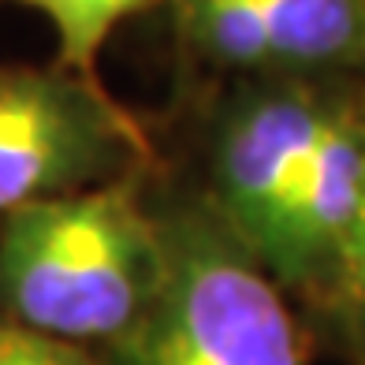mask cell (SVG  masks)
I'll list each match as a JSON object with an SVG mask.
<instances>
[{"instance_id":"8","label":"cell","mask_w":365,"mask_h":365,"mask_svg":"<svg viewBox=\"0 0 365 365\" xmlns=\"http://www.w3.org/2000/svg\"><path fill=\"white\" fill-rule=\"evenodd\" d=\"M15 4L34 8L56 30L60 68L93 78V63L101 56L108 34L153 0H15Z\"/></svg>"},{"instance_id":"9","label":"cell","mask_w":365,"mask_h":365,"mask_svg":"<svg viewBox=\"0 0 365 365\" xmlns=\"http://www.w3.org/2000/svg\"><path fill=\"white\" fill-rule=\"evenodd\" d=\"M0 365H108L82 351L78 343L19 324L0 313Z\"/></svg>"},{"instance_id":"6","label":"cell","mask_w":365,"mask_h":365,"mask_svg":"<svg viewBox=\"0 0 365 365\" xmlns=\"http://www.w3.org/2000/svg\"><path fill=\"white\" fill-rule=\"evenodd\" d=\"M272 68H365V0H264Z\"/></svg>"},{"instance_id":"2","label":"cell","mask_w":365,"mask_h":365,"mask_svg":"<svg viewBox=\"0 0 365 365\" xmlns=\"http://www.w3.org/2000/svg\"><path fill=\"white\" fill-rule=\"evenodd\" d=\"M164 272L108 365H309L269 269L212 209L160 220Z\"/></svg>"},{"instance_id":"1","label":"cell","mask_w":365,"mask_h":365,"mask_svg":"<svg viewBox=\"0 0 365 365\" xmlns=\"http://www.w3.org/2000/svg\"><path fill=\"white\" fill-rule=\"evenodd\" d=\"M160 272V220L127 175L0 217V313L56 339H123Z\"/></svg>"},{"instance_id":"7","label":"cell","mask_w":365,"mask_h":365,"mask_svg":"<svg viewBox=\"0 0 365 365\" xmlns=\"http://www.w3.org/2000/svg\"><path fill=\"white\" fill-rule=\"evenodd\" d=\"M179 23L197 53L220 68H272L264 0H179Z\"/></svg>"},{"instance_id":"3","label":"cell","mask_w":365,"mask_h":365,"mask_svg":"<svg viewBox=\"0 0 365 365\" xmlns=\"http://www.w3.org/2000/svg\"><path fill=\"white\" fill-rule=\"evenodd\" d=\"M145 153L138 123L68 68H0V217L123 179Z\"/></svg>"},{"instance_id":"4","label":"cell","mask_w":365,"mask_h":365,"mask_svg":"<svg viewBox=\"0 0 365 365\" xmlns=\"http://www.w3.org/2000/svg\"><path fill=\"white\" fill-rule=\"evenodd\" d=\"M331 97L279 82L246 93L217 135V205L212 212L257 261L272 242L291 182L309 153Z\"/></svg>"},{"instance_id":"10","label":"cell","mask_w":365,"mask_h":365,"mask_svg":"<svg viewBox=\"0 0 365 365\" xmlns=\"http://www.w3.org/2000/svg\"><path fill=\"white\" fill-rule=\"evenodd\" d=\"M328 291L336 298V306L343 309L346 324L358 336H365V182H361V205H358L354 227L346 235V246L339 254V264H336V276H331Z\"/></svg>"},{"instance_id":"5","label":"cell","mask_w":365,"mask_h":365,"mask_svg":"<svg viewBox=\"0 0 365 365\" xmlns=\"http://www.w3.org/2000/svg\"><path fill=\"white\" fill-rule=\"evenodd\" d=\"M365 182V108L328 101L261 264L276 284H331Z\"/></svg>"}]
</instances>
